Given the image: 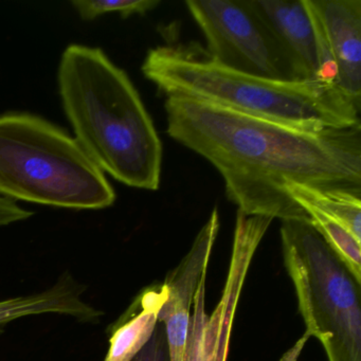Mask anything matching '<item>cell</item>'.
<instances>
[{
  "label": "cell",
  "mask_w": 361,
  "mask_h": 361,
  "mask_svg": "<svg viewBox=\"0 0 361 361\" xmlns=\"http://www.w3.org/2000/svg\"><path fill=\"white\" fill-rule=\"evenodd\" d=\"M164 109L169 136L214 166L244 214L310 223L287 181L361 194V126L312 132L178 96Z\"/></svg>",
  "instance_id": "obj_1"
},
{
  "label": "cell",
  "mask_w": 361,
  "mask_h": 361,
  "mask_svg": "<svg viewBox=\"0 0 361 361\" xmlns=\"http://www.w3.org/2000/svg\"><path fill=\"white\" fill-rule=\"evenodd\" d=\"M58 82L75 140L94 164L124 185L159 189L161 139L126 71L99 48L71 45Z\"/></svg>",
  "instance_id": "obj_2"
},
{
  "label": "cell",
  "mask_w": 361,
  "mask_h": 361,
  "mask_svg": "<svg viewBox=\"0 0 361 361\" xmlns=\"http://www.w3.org/2000/svg\"><path fill=\"white\" fill-rule=\"evenodd\" d=\"M142 73L166 97H185L300 130L361 126V105L336 88L240 73L219 64L197 44L149 50Z\"/></svg>",
  "instance_id": "obj_3"
},
{
  "label": "cell",
  "mask_w": 361,
  "mask_h": 361,
  "mask_svg": "<svg viewBox=\"0 0 361 361\" xmlns=\"http://www.w3.org/2000/svg\"><path fill=\"white\" fill-rule=\"evenodd\" d=\"M0 195L78 210L113 206L104 172L75 138L31 114L0 116Z\"/></svg>",
  "instance_id": "obj_4"
},
{
  "label": "cell",
  "mask_w": 361,
  "mask_h": 361,
  "mask_svg": "<svg viewBox=\"0 0 361 361\" xmlns=\"http://www.w3.org/2000/svg\"><path fill=\"white\" fill-rule=\"evenodd\" d=\"M283 259L306 334L329 361H361V284L306 221L281 226Z\"/></svg>",
  "instance_id": "obj_5"
},
{
  "label": "cell",
  "mask_w": 361,
  "mask_h": 361,
  "mask_svg": "<svg viewBox=\"0 0 361 361\" xmlns=\"http://www.w3.org/2000/svg\"><path fill=\"white\" fill-rule=\"evenodd\" d=\"M185 6L204 33L207 54L219 64L264 79L302 82L247 0H188Z\"/></svg>",
  "instance_id": "obj_6"
},
{
  "label": "cell",
  "mask_w": 361,
  "mask_h": 361,
  "mask_svg": "<svg viewBox=\"0 0 361 361\" xmlns=\"http://www.w3.org/2000/svg\"><path fill=\"white\" fill-rule=\"evenodd\" d=\"M318 45L317 81L361 102V0H304Z\"/></svg>",
  "instance_id": "obj_7"
},
{
  "label": "cell",
  "mask_w": 361,
  "mask_h": 361,
  "mask_svg": "<svg viewBox=\"0 0 361 361\" xmlns=\"http://www.w3.org/2000/svg\"><path fill=\"white\" fill-rule=\"evenodd\" d=\"M219 230V210L214 208L189 252L164 282L168 298L158 314V321L166 329L170 361H183L194 297L200 280L207 274Z\"/></svg>",
  "instance_id": "obj_8"
},
{
  "label": "cell",
  "mask_w": 361,
  "mask_h": 361,
  "mask_svg": "<svg viewBox=\"0 0 361 361\" xmlns=\"http://www.w3.org/2000/svg\"><path fill=\"white\" fill-rule=\"evenodd\" d=\"M293 66L298 81H317L318 45L304 0H247Z\"/></svg>",
  "instance_id": "obj_9"
},
{
  "label": "cell",
  "mask_w": 361,
  "mask_h": 361,
  "mask_svg": "<svg viewBox=\"0 0 361 361\" xmlns=\"http://www.w3.org/2000/svg\"><path fill=\"white\" fill-rule=\"evenodd\" d=\"M272 221L271 217L246 215L238 210L229 270L221 293L224 299L223 318L213 361H227L232 326L243 287L257 247Z\"/></svg>",
  "instance_id": "obj_10"
},
{
  "label": "cell",
  "mask_w": 361,
  "mask_h": 361,
  "mask_svg": "<svg viewBox=\"0 0 361 361\" xmlns=\"http://www.w3.org/2000/svg\"><path fill=\"white\" fill-rule=\"evenodd\" d=\"M85 286L71 274H63L54 286L39 293L9 298L0 301V335L9 323L27 317L58 314L82 322H94L102 312L83 299Z\"/></svg>",
  "instance_id": "obj_11"
},
{
  "label": "cell",
  "mask_w": 361,
  "mask_h": 361,
  "mask_svg": "<svg viewBox=\"0 0 361 361\" xmlns=\"http://www.w3.org/2000/svg\"><path fill=\"white\" fill-rule=\"evenodd\" d=\"M168 298L166 285L149 287L139 295L126 314L113 327L104 361H133L151 339L158 314Z\"/></svg>",
  "instance_id": "obj_12"
},
{
  "label": "cell",
  "mask_w": 361,
  "mask_h": 361,
  "mask_svg": "<svg viewBox=\"0 0 361 361\" xmlns=\"http://www.w3.org/2000/svg\"><path fill=\"white\" fill-rule=\"evenodd\" d=\"M284 191L301 208L319 211L361 240V194L342 190L314 189L293 181L284 183Z\"/></svg>",
  "instance_id": "obj_13"
},
{
  "label": "cell",
  "mask_w": 361,
  "mask_h": 361,
  "mask_svg": "<svg viewBox=\"0 0 361 361\" xmlns=\"http://www.w3.org/2000/svg\"><path fill=\"white\" fill-rule=\"evenodd\" d=\"M310 216V224L322 236L329 248L341 259L355 280L361 284V240L337 221L312 208L304 209Z\"/></svg>",
  "instance_id": "obj_14"
},
{
  "label": "cell",
  "mask_w": 361,
  "mask_h": 361,
  "mask_svg": "<svg viewBox=\"0 0 361 361\" xmlns=\"http://www.w3.org/2000/svg\"><path fill=\"white\" fill-rule=\"evenodd\" d=\"M71 5L83 20H92L107 13H120L124 18L145 14L160 5L157 0H75Z\"/></svg>",
  "instance_id": "obj_15"
},
{
  "label": "cell",
  "mask_w": 361,
  "mask_h": 361,
  "mask_svg": "<svg viewBox=\"0 0 361 361\" xmlns=\"http://www.w3.org/2000/svg\"><path fill=\"white\" fill-rule=\"evenodd\" d=\"M133 361H170L166 329L161 322H158L151 339Z\"/></svg>",
  "instance_id": "obj_16"
},
{
  "label": "cell",
  "mask_w": 361,
  "mask_h": 361,
  "mask_svg": "<svg viewBox=\"0 0 361 361\" xmlns=\"http://www.w3.org/2000/svg\"><path fill=\"white\" fill-rule=\"evenodd\" d=\"M32 215L33 212L23 209L14 200L0 195V227L25 221Z\"/></svg>",
  "instance_id": "obj_17"
},
{
  "label": "cell",
  "mask_w": 361,
  "mask_h": 361,
  "mask_svg": "<svg viewBox=\"0 0 361 361\" xmlns=\"http://www.w3.org/2000/svg\"><path fill=\"white\" fill-rule=\"evenodd\" d=\"M308 339H310V337H308L306 334H304V335L295 342V345L289 348V350L283 355L280 361H297Z\"/></svg>",
  "instance_id": "obj_18"
}]
</instances>
